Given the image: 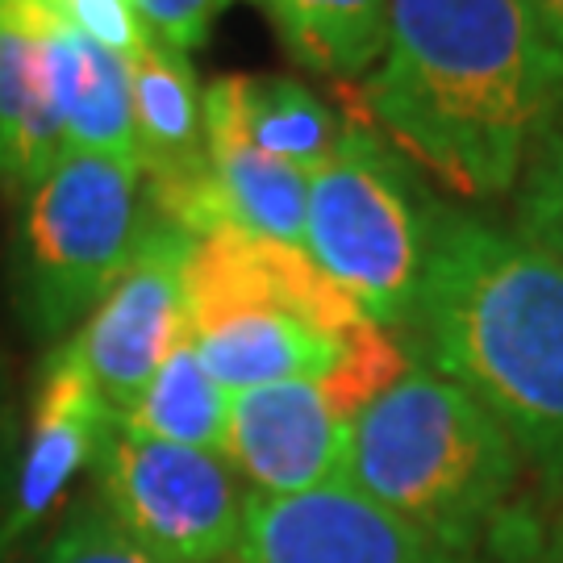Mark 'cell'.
<instances>
[{
  "label": "cell",
  "instance_id": "obj_4",
  "mask_svg": "<svg viewBox=\"0 0 563 563\" xmlns=\"http://www.w3.org/2000/svg\"><path fill=\"white\" fill-rule=\"evenodd\" d=\"M518 446L481 401L409 367L351 422L342 484L460 555L501 514Z\"/></svg>",
  "mask_w": 563,
  "mask_h": 563
},
{
  "label": "cell",
  "instance_id": "obj_16",
  "mask_svg": "<svg viewBox=\"0 0 563 563\" xmlns=\"http://www.w3.org/2000/svg\"><path fill=\"white\" fill-rule=\"evenodd\" d=\"M292 59L339 84L363 80L384 55L393 0H251Z\"/></svg>",
  "mask_w": 563,
  "mask_h": 563
},
{
  "label": "cell",
  "instance_id": "obj_14",
  "mask_svg": "<svg viewBox=\"0 0 563 563\" xmlns=\"http://www.w3.org/2000/svg\"><path fill=\"white\" fill-rule=\"evenodd\" d=\"M51 63H55L67 151L139 159L130 63L80 30H71L55 13H51Z\"/></svg>",
  "mask_w": 563,
  "mask_h": 563
},
{
  "label": "cell",
  "instance_id": "obj_20",
  "mask_svg": "<svg viewBox=\"0 0 563 563\" xmlns=\"http://www.w3.org/2000/svg\"><path fill=\"white\" fill-rule=\"evenodd\" d=\"M55 18H63L71 30L88 34L92 42H101L104 51H113L121 59H134L151 30L142 25L134 0H42Z\"/></svg>",
  "mask_w": 563,
  "mask_h": 563
},
{
  "label": "cell",
  "instance_id": "obj_18",
  "mask_svg": "<svg viewBox=\"0 0 563 563\" xmlns=\"http://www.w3.org/2000/svg\"><path fill=\"white\" fill-rule=\"evenodd\" d=\"M518 234L563 260V104L530 146L518 176Z\"/></svg>",
  "mask_w": 563,
  "mask_h": 563
},
{
  "label": "cell",
  "instance_id": "obj_9",
  "mask_svg": "<svg viewBox=\"0 0 563 563\" xmlns=\"http://www.w3.org/2000/svg\"><path fill=\"white\" fill-rule=\"evenodd\" d=\"M351 422L355 418L318 380L230 393L222 460L251 497L313 493L342 484Z\"/></svg>",
  "mask_w": 563,
  "mask_h": 563
},
{
  "label": "cell",
  "instance_id": "obj_8",
  "mask_svg": "<svg viewBox=\"0 0 563 563\" xmlns=\"http://www.w3.org/2000/svg\"><path fill=\"white\" fill-rule=\"evenodd\" d=\"M188 251L192 239L151 213L118 280L109 284L97 309L71 334L76 355L118 422L134 409L163 360L188 334V309H184Z\"/></svg>",
  "mask_w": 563,
  "mask_h": 563
},
{
  "label": "cell",
  "instance_id": "obj_3",
  "mask_svg": "<svg viewBox=\"0 0 563 563\" xmlns=\"http://www.w3.org/2000/svg\"><path fill=\"white\" fill-rule=\"evenodd\" d=\"M188 342L225 393L318 380L360 418L409 372L401 342L376 325L301 246L213 230L184 267Z\"/></svg>",
  "mask_w": 563,
  "mask_h": 563
},
{
  "label": "cell",
  "instance_id": "obj_5",
  "mask_svg": "<svg viewBox=\"0 0 563 563\" xmlns=\"http://www.w3.org/2000/svg\"><path fill=\"white\" fill-rule=\"evenodd\" d=\"M439 209L409 163L360 121L342 118L330 159L309 176L305 255L376 325H409Z\"/></svg>",
  "mask_w": 563,
  "mask_h": 563
},
{
  "label": "cell",
  "instance_id": "obj_22",
  "mask_svg": "<svg viewBox=\"0 0 563 563\" xmlns=\"http://www.w3.org/2000/svg\"><path fill=\"white\" fill-rule=\"evenodd\" d=\"M21 430L18 426V401H13V388L4 376V363H0V522L13 505V484H18V460H21Z\"/></svg>",
  "mask_w": 563,
  "mask_h": 563
},
{
  "label": "cell",
  "instance_id": "obj_2",
  "mask_svg": "<svg viewBox=\"0 0 563 563\" xmlns=\"http://www.w3.org/2000/svg\"><path fill=\"white\" fill-rule=\"evenodd\" d=\"M430 367L518 451L563 472V260L463 213L434 218L413 318Z\"/></svg>",
  "mask_w": 563,
  "mask_h": 563
},
{
  "label": "cell",
  "instance_id": "obj_15",
  "mask_svg": "<svg viewBox=\"0 0 563 563\" xmlns=\"http://www.w3.org/2000/svg\"><path fill=\"white\" fill-rule=\"evenodd\" d=\"M205 146H209V176L218 192L222 230L230 225L242 234H260L305 251L309 172L255 151L239 130H230L213 113H205Z\"/></svg>",
  "mask_w": 563,
  "mask_h": 563
},
{
  "label": "cell",
  "instance_id": "obj_21",
  "mask_svg": "<svg viewBox=\"0 0 563 563\" xmlns=\"http://www.w3.org/2000/svg\"><path fill=\"white\" fill-rule=\"evenodd\" d=\"M225 4L230 0H134L142 25L159 42H167L172 51H184V55L205 46Z\"/></svg>",
  "mask_w": 563,
  "mask_h": 563
},
{
  "label": "cell",
  "instance_id": "obj_11",
  "mask_svg": "<svg viewBox=\"0 0 563 563\" xmlns=\"http://www.w3.org/2000/svg\"><path fill=\"white\" fill-rule=\"evenodd\" d=\"M113 426L118 418L97 393L71 339L59 342L42 363L30 418L21 430L18 484H13V505L0 522V555L55 509V501L84 467L97 463Z\"/></svg>",
  "mask_w": 563,
  "mask_h": 563
},
{
  "label": "cell",
  "instance_id": "obj_23",
  "mask_svg": "<svg viewBox=\"0 0 563 563\" xmlns=\"http://www.w3.org/2000/svg\"><path fill=\"white\" fill-rule=\"evenodd\" d=\"M522 4L526 13L539 21V30H543L547 38L563 51V0H522Z\"/></svg>",
  "mask_w": 563,
  "mask_h": 563
},
{
  "label": "cell",
  "instance_id": "obj_12",
  "mask_svg": "<svg viewBox=\"0 0 563 563\" xmlns=\"http://www.w3.org/2000/svg\"><path fill=\"white\" fill-rule=\"evenodd\" d=\"M63 155L51 9L42 0H0V188L25 197Z\"/></svg>",
  "mask_w": 563,
  "mask_h": 563
},
{
  "label": "cell",
  "instance_id": "obj_1",
  "mask_svg": "<svg viewBox=\"0 0 563 563\" xmlns=\"http://www.w3.org/2000/svg\"><path fill=\"white\" fill-rule=\"evenodd\" d=\"M346 101L463 197H501L563 104V51L522 0H393L380 63Z\"/></svg>",
  "mask_w": 563,
  "mask_h": 563
},
{
  "label": "cell",
  "instance_id": "obj_17",
  "mask_svg": "<svg viewBox=\"0 0 563 563\" xmlns=\"http://www.w3.org/2000/svg\"><path fill=\"white\" fill-rule=\"evenodd\" d=\"M225 422H230V393L209 376V367L192 351L188 334L163 360L155 380L146 384V393L134 401V409L121 418V426L142 439L197 446V451H213V455H222Z\"/></svg>",
  "mask_w": 563,
  "mask_h": 563
},
{
  "label": "cell",
  "instance_id": "obj_19",
  "mask_svg": "<svg viewBox=\"0 0 563 563\" xmlns=\"http://www.w3.org/2000/svg\"><path fill=\"white\" fill-rule=\"evenodd\" d=\"M38 563H172L146 551L142 543H134L121 530L101 505H84L76 509L67 522L59 526V534L46 543Z\"/></svg>",
  "mask_w": 563,
  "mask_h": 563
},
{
  "label": "cell",
  "instance_id": "obj_10",
  "mask_svg": "<svg viewBox=\"0 0 563 563\" xmlns=\"http://www.w3.org/2000/svg\"><path fill=\"white\" fill-rule=\"evenodd\" d=\"M234 563H460V555L351 484H325L297 497H246Z\"/></svg>",
  "mask_w": 563,
  "mask_h": 563
},
{
  "label": "cell",
  "instance_id": "obj_6",
  "mask_svg": "<svg viewBox=\"0 0 563 563\" xmlns=\"http://www.w3.org/2000/svg\"><path fill=\"white\" fill-rule=\"evenodd\" d=\"M18 201L13 301L38 339H59L97 309L151 218L142 167L67 151Z\"/></svg>",
  "mask_w": 563,
  "mask_h": 563
},
{
  "label": "cell",
  "instance_id": "obj_7",
  "mask_svg": "<svg viewBox=\"0 0 563 563\" xmlns=\"http://www.w3.org/2000/svg\"><path fill=\"white\" fill-rule=\"evenodd\" d=\"M92 476L97 505L146 551L172 563L239 560L251 493L222 455L142 439L118 422Z\"/></svg>",
  "mask_w": 563,
  "mask_h": 563
},
{
  "label": "cell",
  "instance_id": "obj_13",
  "mask_svg": "<svg viewBox=\"0 0 563 563\" xmlns=\"http://www.w3.org/2000/svg\"><path fill=\"white\" fill-rule=\"evenodd\" d=\"M205 113L239 130L255 151L318 172L342 134V118L305 84L284 76H222L201 92Z\"/></svg>",
  "mask_w": 563,
  "mask_h": 563
}]
</instances>
